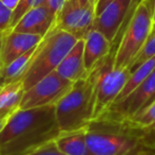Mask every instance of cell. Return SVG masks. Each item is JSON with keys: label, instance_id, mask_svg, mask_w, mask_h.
<instances>
[{"label": "cell", "instance_id": "1", "mask_svg": "<svg viewBox=\"0 0 155 155\" xmlns=\"http://www.w3.org/2000/svg\"><path fill=\"white\" fill-rule=\"evenodd\" d=\"M60 133L55 105L18 110L0 133V155H28Z\"/></svg>", "mask_w": 155, "mask_h": 155}, {"label": "cell", "instance_id": "2", "mask_svg": "<svg viewBox=\"0 0 155 155\" xmlns=\"http://www.w3.org/2000/svg\"><path fill=\"white\" fill-rule=\"evenodd\" d=\"M95 72L76 81L67 93L55 104L56 119L61 133L87 129L94 120Z\"/></svg>", "mask_w": 155, "mask_h": 155}, {"label": "cell", "instance_id": "3", "mask_svg": "<svg viewBox=\"0 0 155 155\" xmlns=\"http://www.w3.org/2000/svg\"><path fill=\"white\" fill-rule=\"evenodd\" d=\"M78 41L76 36L69 32L52 28L38 45L36 54L22 78L25 90L41 79L56 71Z\"/></svg>", "mask_w": 155, "mask_h": 155}, {"label": "cell", "instance_id": "4", "mask_svg": "<svg viewBox=\"0 0 155 155\" xmlns=\"http://www.w3.org/2000/svg\"><path fill=\"white\" fill-rule=\"evenodd\" d=\"M153 23V6L148 0H141L135 9L113 56L114 68H131L149 37Z\"/></svg>", "mask_w": 155, "mask_h": 155}, {"label": "cell", "instance_id": "5", "mask_svg": "<svg viewBox=\"0 0 155 155\" xmlns=\"http://www.w3.org/2000/svg\"><path fill=\"white\" fill-rule=\"evenodd\" d=\"M95 72V108L94 121L98 120L114 104L131 75L130 69H116L110 54L94 68Z\"/></svg>", "mask_w": 155, "mask_h": 155}, {"label": "cell", "instance_id": "6", "mask_svg": "<svg viewBox=\"0 0 155 155\" xmlns=\"http://www.w3.org/2000/svg\"><path fill=\"white\" fill-rule=\"evenodd\" d=\"M97 0H65L56 16L53 28L67 31L84 39L93 28Z\"/></svg>", "mask_w": 155, "mask_h": 155}, {"label": "cell", "instance_id": "7", "mask_svg": "<svg viewBox=\"0 0 155 155\" xmlns=\"http://www.w3.org/2000/svg\"><path fill=\"white\" fill-rule=\"evenodd\" d=\"M72 85L73 82L65 80L54 71L25 91L20 110L55 105L69 91Z\"/></svg>", "mask_w": 155, "mask_h": 155}, {"label": "cell", "instance_id": "8", "mask_svg": "<svg viewBox=\"0 0 155 155\" xmlns=\"http://www.w3.org/2000/svg\"><path fill=\"white\" fill-rule=\"evenodd\" d=\"M155 100V69L134 91L119 103L112 105L94 122H119L134 116Z\"/></svg>", "mask_w": 155, "mask_h": 155}, {"label": "cell", "instance_id": "9", "mask_svg": "<svg viewBox=\"0 0 155 155\" xmlns=\"http://www.w3.org/2000/svg\"><path fill=\"white\" fill-rule=\"evenodd\" d=\"M87 143L92 155H126L134 147L128 137L104 132L93 123L87 129Z\"/></svg>", "mask_w": 155, "mask_h": 155}, {"label": "cell", "instance_id": "10", "mask_svg": "<svg viewBox=\"0 0 155 155\" xmlns=\"http://www.w3.org/2000/svg\"><path fill=\"white\" fill-rule=\"evenodd\" d=\"M133 0H114L99 15L95 17L93 28L113 41L123 26Z\"/></svg>", "mask_w": 155, "mask_h": 155}, {"label": "cell", "instance_id": "11", "mask_svg": "<svg viewBox=\"0 0 155 155\" xmlns=\"http://www.w3.org/2000/svg\"><path fill=\"white\" fill-rule=\"evenodd\" d=\"M56 15L45 4L28 11L12 30L21 33H29L45 37L54 27Z\"/></svg>", "mask_w": 155, "mask_h": 155}, {"label": "cell", "instance_id": "12", "mask_svg": "<svg viewBox=\"0 0 155 155\" xmlns=\"http://www.w3.org/2000/svg\"><path fill=\"white\" fill-rule=\"evenodd\" d=\"M42 39L43 37L40 35L21 33L14 30L5 32L3 36V48L0 67L2 68L6 66L23 53L36 47Z\"/></svg>", "mask_w": 155, "mask_h": 155}, {"label": "cell", "instance_id": "13", "mask_svg": "<svg viewBox=\"0 0 155 155\" xmlns=\"http://www.w3.org/2000/svg\"><path fill=\"white\" fill-rule=\"evenodd\" d=\"M84 65L88 72H90L92 69L95 68L98 63L101 62L106 56L110 54L112 41H109L106 35H104L95 28H92L88 32V34L84 36Z\"/></svg>", "mask_w": 155, "mask_h": 155}, {"label": "cell", "instance_id": "14", "mask_svg": "<svg viewBox=\"0 0 155 155\" xmlns=\"http://www.w3.org/2000/svg\"><path fill=\"white\" fill-rule=\"evenodd\" d=\"M84 39H79L56 69V72L60 77L75 83L89 75L84 65Z\"/></svg>", "mask_w": 155, "mask_h": 155}, {"label": "cell", "instance_id": "15", "mask_svg": "<svg viewBox=\"0 0 155 155\" xmlns=\"http://www.w3.org/2000/svg\"><path fill=\"white\" fill-rule=\"evenodd\" d=\"M25 91L22 79L5 83L0 87V118H8L20 110Z\"/></svg>", "mask_w": 155, "mask_h": 155}, {"label": "cell", "instance_id": "16", "mask_svg": "<svg viewBox=\"0 0 155 155\" xmlns=\"http://www.w3.org/2000/svg\"><path fill=\"white\" fill-rule=\"evenodd\" d=\"M87 129L60 133L55 139L56 145L67 155H92L87 143Z\"/></svg>", "mask_w": 155, "mask_h": 155}, {"label": "cell", "instance_id": "17", "mask_svg": "<svg viewBox=\"0 0 155 155\" xmlns=\"http://www.w3.org/2000/svg\"><path fill=\"white\" fill-rule=\"evenodd\" d=\"M117 123L129 130L155 133V100L136 115Z\"/></svg>", "mask_w": 155, "mask_h": 155}, {"label": "cell", "instance_id": "18", "mask_svg": "<svg viewBox=\"0 0 155 155\" xmlns=\"http://www.w3.org/2000/svg\"><path fill=\"white\" fill-rule=\"evenodd\" d=\"M154 69H155V56L149 58L146 62H143L137 68H135L134 70L131 71L130 77H129L128 81H127L126 85L124 86L123 90L120 91V93L117 97L116 101L114 102V104L119 103L120 101L126 99L132 91H134L153 72Z\"/></svg>", "mask_w": 155, "mask_h": 155}, {"label": "cell", "instance_id": "19", "mask_svg": "<svg viewBox=\"0 0 155 155\" xmlns=\"http://www.w3.org/2000/svg\"><path fill=\"white\" fill-rule=\"evenodd\" d=\"M37 49H38V45L33 49L29 50L28 52L23 53L22 55L17 58L13 62H11L8 65L2 67V75H3L5 83L20 80V79L23 78L28 68L31 65L35 54H36Z\"/></svg>", "mask_w": 155, "mask_h": 155}, {"label": "cell", "instance_id": "20", "mask_svg": "<svg viewBox=\"0 0 155 155\" xmlns=\"http://www.w3.org/2000/svg\"><path fill=\"white\" fill-rule=\"evenodd\" d=\"M155 56V23H153V27H152L151 33H150L149 37H148L147 41H146L145 46L141 49L140 53L138 54V56L136 58L135 62L133 63V65L131 66V71L134 70L135 68L141 65L143 62L148 61L149 58Z\"/></svg>", "mask_w": 155, "mask_h": 155}, {"label": "cell", "instance_id": "21", "mask_svg": "<svg viewBox=\"0 0 155 155\" xmlns=\"http://www.w3.org/2000/svg\"><path fill=\"white\" fill-rule=\"evenodd\" d=\"M47 0H20L18 5L16 6L14 11H13V18H12V25H11V30L15 27L19 19L28 12V11L32 10V9L36 8V6L42 5L45 4Z\"/></svg>", "mask_w": 155, "mask_h": 155}, {"label": "cell", "instance_id": "22", "mask_svg": "<svg viewBox=\"0 0 155 155\" xmlns=\"http://www.w3.org/2000/svg\"><path fill=\"white\" fill-rule=\"evenodd\" d=\"M13 10L6 6L0 0V33H5L11 30Z\"/></svg>", "mask_w": 155, "mask_h": 155}, {"label": "cell", "instance_id": "23", "mask_svg": "<svg viewBox=\"0 0 155 155\" xmlns=\"http://www.w3.org/2000/svg\"><path fill=\"white\" fill-rule=\"evenodd\" d=\"M28 155H67L63 153L61 150L57 147L55 143V139L48 143H43L42 146H40L39 148H37L36 150H34Z\"/></svg>", "mask_w": 155, "mask_h": 155}, {"label": "cell", "instance_id": "24", "mask_svg": "<svg viewBox=\"0 0 155 155\" xmlns=\"http://www.w3.org/2000/svg\"><path fill=\"white\" fill-rule=\"evenodd\" d=\"M65 0H47L45 1V5L51 10V12L54 15L57 16V14L59 13V11L61 10V8L64 4Z\"/></svg>", "mask_w": 155, "mask_h": 155}, {"label": "cell", "instance_id": "25", "mask_svg": "<svg viewBox=\"0 0 155 155\" xmlns=\"http://www.w3.org/2000/svg\"><path fill=\"white\" fill-rule=\"evenodd\" d=\"M112 1H114V0H97V3H96V16L99 15Z\"/></svg>", "mask_w": 155, "mask_h": 155}, {"label": "cell", "instance_id": "26", "mask_svg": "<svg viewBox=\"0 0 155 155\" xmlns=\"http://www.w3.org/2000/svg\"><path fill=\"white\" fill-rule=\"evenodd\" d=\"M1 1L3 2L6 6H8V8L12 9V10L14 11L15 9H16V6L18 5L20 0H1Z\"/></svg>", "mask_w": 155, "mask_h": 155}, {"label": "cell", "instance_id": "27", "mask_svg": "<svg viewBox=\"0 0 155 155\" xmlns=\"http://www.w3.org/2000/svg\"><path fill=\"white\" fill-rule=\"evenodd\" d=\"M3 36H4V33H0V63H1L2 48H3Z\"/></svg>", "mask_w": 155, "mask_h": 155}, {"label": "cell", "instance_id": "28", "mask_svg": "<svg viewBox=\"0 0 155 155\" xmlns=\"http://www.w3.org/2000/svg\"><path fill=\"white\" fill-rule=\"evenodd\" d=\"M8 119V118H0V133H1L2 129L4 128V125H5Z\"/></svg>", "mask_w": 155, "mask_h": 155}, {"label": "cell", "instance_id": "29", "mask_svg": "<svg viewBox=\"0 0 155 155\" xmlns=\"http://www.w3.org/2000/svg\"><path fill=\"white\" fill-rule=\"evenodd\" d=\"M3 84H5V81H4L3 75H2V68L0 67V87H1Z\"/></svg>", "mask_w": 155, "mask_h": 155}, {"label": "cell", "instance_id": "30", "mask_svg": "<svg viewBox=\"0 0 155 155\" xmlns=\"http://www.w3.org/2000/svg\"><path fill=\"white\" fill-rule=\"evenodd\" d=\"M153 20L155 23V1H154V9H153Z\"/></svg>", "mask_w": 155, "mask_h": 155}]
</instances>
